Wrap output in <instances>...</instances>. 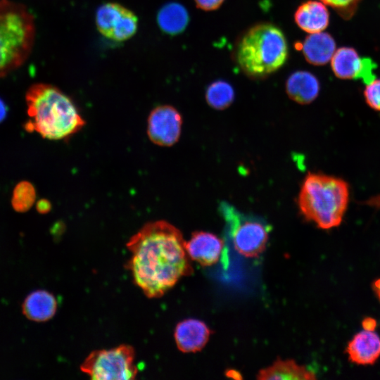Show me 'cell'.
<instances>
[{
    "instance_id": "6da1fadb",
    "label": "cell",
    "mask_w": 380,
    "mask_h": 380,
    "mask_svg": "<svg viewBox=\"0 0 380 380\" xmlns=\"http://www.w3.org/2000/svg\"><path fill=\"white\" fill-rule=\"evenodd\" d=\"M185 243L182 232L164 220L146 223L129 239L127 267L146 296H163L192 272Z\"/></svg>"
},
{
    "instance_id": "7a4b0ae2",
    "label": "cell",
    "mask_w": 380,
    "mask_h": 380,
    "mask_svg": "<svg viewBox=\"0 0 380 380\" xmlns=\"http://www.w3.org/2000/svg\"><path fill=\"white\" fill-rule=\"evenodd\" d=\"M25 98L29 117L25 129L28 132L58 140L70 137L85 125L72 101L56 87L33 84Z\"/></svg>"
},
{
    "instance_id": "3957f363",
    "label": "cell",
    "mask_w": 380,
    "mask_h": 380,
    "mask_svg": "<svg viewBox=\"0 0 380 380\" xmlns=\"http://www.w3.org/2000/svg\"><path fill=\"white\" fill-rule=\"evenodd\" d=\"M234 60L252 79H263L279 70L286 62L289 46L283 31L268 22L256 23L236 40Z\"/></svg>"
},
{
    "instance_id": "277c9868",
    "label": "cell",
    "mask_w": 380,
    "mask_h": 380,
    "mask_svg": "<svg viewBox=\"0 0 380 380\" xmlns=\"http://www.w3.org/2000/svg\"><path fill=\"white\" fill-rule=\"evenodd\" d=\"M349 186L343 179L308 173L298 195V205L303 217L319 228L329 229L342 222L349 202Z\"/></svg>"
},
{
    "instance_id": "5b68a950",
    "label": "cell",
    "mask_w": 380,
    "mask_h": 380,
    "mask_svg": "<svg viewBox=\"0 0 380 380\" xmlns=\"http://www.w3.org/2000/svg\"><path fill=\"white\" fill-rule=\"evenodd\" d=\"M32 15L22 4L0 0V77L20 67L34 44Z\"/></svg>"
},
{
    "instance_id": "8992f818",
    "label": "cell",
    "mask_w": 380,
    "mask_h": 380,
    "mask_svg": "<svg viewBox=\"0 0 380 380\" xmlns=\"http://www.w3.org/2000/svg\"><path fill=\"white\" fill-rule=\"evenodd\" d=\"M220 211L235 250L246 258H256L265 249L271 227L261 219L244 215L222 203Z\"/></svg>"
},
{
    "instance_id": "52a82bcc",
    "label": "cell",
    "mask_w": 380,
    "mask_h": 380,
    "mask_svg": "<svg viewBox=\"0 0 380 380\" xmlns=\"http://www.w3.org/2000/svg\"><path fill=\"white\" fill-rule=\"evenodd\" d=\"M134 360V348L120 345L92 351L81 364L80 369L94 380L134 379L138 373Z\"/></svg>"
},
{
    "instance_id": "ba28073f",
    "label": "cell",
    "mask_w": 380,
    "mask_h": 380,
    "mask_svg": "<svg viewBox=\"0 0 380 380\" xmlns=\"http://www.w3.org/2000/svg\"><path fill=\"white\" fill-rule=\"evenodd\" d=\"M96 23L103 36L117 42L128 39L137 30V16L116 3L101 5L96 11Z\"/></svg>"
},
{
    "instance_id": "9c48e42d",
    "label": "cell",
    "mask_w": 380,
    "mask_h": 380,
    "mask_svg": "<svg viewBox=\"0 0 380 380\" xmlns=\"http://www.w3.org/2000/svg\"><path fill=\"white\" fill-rule=\"evenodd\" d=\"M182 124L181 115L175 108L167 105L158 106L148 116V138L158 146H172L179 138Z\"/></svg>"
},
{
    "instance_id": "30bf717a",
    "label": "cell",
    "mask_w": 380,
    "mask_h": 380,
    "mask_svg": "<svg viewBox=\"0 0 380 380\" xmlns=\"http://www.w3.org/2000/svg\"><path fill=\"white\" fill-rule=\"evenodd\" d=\"M222 239L207 232L192 234L185 248L189 258L202 266H211L218 262L224 249Z\"/></svg>"
},
{
    "instance_id": "8fae6325",
    "label": "cell",
    "mask_w": 380,
    "mask_h": 380,
    "mask_svg": "<svg viewBox=\"0 0 380 380\" xmlns=\"http://www.w3.org/2000/svg\"><path fill=\"white\" fill-rule=\"evenodd\" d=\"M210 330L207 325L196 319H186L179 322L174 336L178 349L183 353L200 351L207 343Z\"/></svg>"
},
{
    "instance_id": "7c38bea8",
    "label": "cell",
    "mask_w": 380,
    "mask_h": 380,
    "mask_svg": "<svg viewBox=\"0 0 380 380\" xmlns=\"http://www.w3.org/2000/svg\"><path fill=\"white\" fill-rule=\"evenodd\" d=\"M346 353L353 363L372 365L380 357V337L374 331H362L348 343Z\"/></svg>"
},
{
    "instance_id": "4fadbf2b",
    "label": "cell",
    "mask_w": 380,
    "mask_h": 380,
    "mask_svg": "<svg viewBox=\"0 0 380 380\" xmlns=\"http://www.w3.org/2000/svg\"><path fill=\"white\" fill-rule=\"evenodd\" d=\"M294 20L298 27L309 34L323 32L329 23L327 5L319 0H308L296 10Z\"/></svg>"
},
{
    "instance_id": "5bb4252c",
    "label": "cell",
    "mask_w": 380,
    "mask_h": 380,
    "mask_svg": "<svg viewBox=\"0 0 380 380\" xmlns=\"http://www.w3.org/2000/svg\"><path fill=\"white\" fill-rule=\"evenodd\" d=\"M318 79L311 72L298 70L293 72L286 82V91L289 98L300 104L312 102L319 93Z\"/></svg>"
},
{
    "instance_id": "9a60e30c",
    "label": "cell",
    "mask_w": 380,
    "mask_h": 380,
    "mask_svg": "<svg viewBox=\"0 0 380 380\" xmlns=\"http://www.w3.org/2000/svg\"><path fill=\"white\" fill-rule=\"evenodd\" d=\"M305 60L314 65H324L331 61L336 51V42L328 33L310 34L301 44Z\"/></svg>"
},
{
    "instance_id": "2e32d148",
    "label": "cell",
    "mask_w": 380,
    "mask_h": 380,
    "mask_svg": "<svg viewBox=\"0 0 380 380\" xmlns=\"http://www.w3.org/2000/svg\"><path fill=\"white\" fill-rule=\"evenodd\" d=\"M55 296L45 290H37L29 294L23 304L25 316L34 322H42L51 319L57 310Z\"/></svg>"
},
{
    "instance_id": "e0dca14e",
    "label": "cell",
    "mask_w": 380,
    "mask_h": 380,
    "mask_svg": "<svg viewBox=\"0 0 380 380\" xmlns=\"http://www.w3.org/2000/svg\"><path fill=\"white\" fill-rule=\"evenodd\" d=\"M261 380H312L315 379L314 372L306 367L300 365L293 360L278 358L271 366L262 369L258 374Z\"/></svg>"
},
{
    "instance_id": "ac0fdd59",
    "label": "cell",
    "mask_w": 380,
    "mask_h": 380,
    "mask_svg": "<svg viewBox=\"0 0 380 380\" xmlns=\"http://www.w3.org/2000/svg\"><path fill=\"white\" fill-rule=\"evenodd\" d=\"M157 21L162 31L170 35L182 32L188 25L189 15L186 8L179 3L165 4L159 11Z\"/></svg>"
},
{
    "instance_id": "d6986e66",
    "label": "cell",
    "mask_w": 380,
    "mask_h": 380,
    "mask_svg": "<svg viewBox=\"0 0 380 380\" xmlns=\"http://www.w3.org/2000/svg\"><path fill=\"white\" fill-rule=\"evenodd\" d=\"M362 65V58L351 47H341L336 50L331 66L334 75L343 80L357 79Z\"/></svg>"
},
{
    "instance_id": "ffe728a7",
    "label": "cell",
    "mask_w": 380,
    "mask_h": 380,
    "mask_svg": "<svg viewBox=\"0 0 380 380\" xmlns=\"http://www.w3.org/2000/svg\"><path fill=\"white\" fill-rule=\"evenodd\" d=\"M234 99L232 86L224 80L212 82L206 89L205 99L213 108L223 110L229 106Z\"/></svg>"
},
{
    "instance_id": "44dd1931",
    "label": "cell",
    "mask_w": 380,
    "mask_h": 380,
    "mask_svg": "<svg viewBox=\"0 0 380 380\" xmlns=\"http://www.w3.org/2000/svg\"><path fill=\"white\" fill-rule=\"evenodd\" d=\"M36 191L33 185L26 181L18 183L14 188L11 204L17 212L27 211L34 204Z\"/></svg>"
},
{
    "instance_id": "7402d4cb",
    "label": "cell",
    "mask_w": 380,
    "mask_h": 380,
    "mask_svg": "<svg viewBox=\"0 0 380 380\" xmlns=\"http://www.w3.org/2000/svg\"><path fill=\"white\" fill-rule=\"evenodd\" d=\"M334 8L342 18H350L355 13L360 0H319Z\"/></svg>"
},
{
    "instance_id": "603a6c76",
    "label": "cell",
    "mask_w": 380,
    "mask_h": 380,
    "mask_svg": "<svg viewBox=\"0 0 380 380\" xmlns=\"http://www.w3.org/2000/svg\"><path fill=\"white\" fill-rule=\"evenodd\" d=\"M364 97L370 108L380 111V79H375L367 84Z\"/></svg>"
},
{
    "instance_id": "cb8c5ba5",
    "label": "cell",
    "mask_w": 380,
    "mask_h": 380,
    "mask_svg": "<svg viewBox=\"0 0 380 380\" xmlns=\"http://www.w3.org/2000/svg\"><path fill=\"white\" fill-rule=\"evenodd\" d=\"M375 63L369 58H362V65L357 78H360L367 84L375 80L373 70L375 69Z\"/></svg>"
},
{
    "instance_id": "d4e9b609",
    "label": "cell",
    "mask_w": 380,
    "mask_h": 380,
    "mask_svg": "<svg viewBox=\"0 0 380 380\" xmlns=\"http://www.w3.org/2000/svg\"><path fill=\"white\" fill-rule=\"evenodd\" d=\"M224 0H194L196 6L205 11H212L219 8Z\"/></svg>"
},
{
    "instance_id": "484cf974",
    "label": "cell",
    "mask_w": 380,
    "mask_h": 380,
    "mask_svg": "<svg viewBox=\"0 0 380 380\" xmlns=\"http://www.w3.org/2000/svg\"><path fill=\"white\" fill-rule=\"evenodd\" d=\"M36 208L39 213L44 214L51 210V204L46 199H41L37 201Z\"/></svg>"
},
{
    "instance_id": "4316f807",
    "label": "cell",
    "mask_w": 380,
    "mask_h": 380,
    "mask_svg": "<svg viewBox=\"0 0 380 380\" xmlns=\"http://www.w3.org/2000/svg\"><path fill=\"white\" fill-rule=\"evenodd\" d=\"M362 326L365 330L374 331L376 327V322L372 317H366L363 319Z\"/></svg>"
},
{
    "instance_id": "83f0119b",
    "label": "cell",
    "mask_w": 380,
    "mask_h": 380,
    "mask_svg": "<svg viewBox=\"0 0 380 380\" xmlns=\"http://www.w3.org/2000/svg\"><path fill=\"white\" fill-rule=\"evenodd\" d=\"M7 112V108L4 101L0 99V122H1L6 117Z\"/></svg>"
},
{
    "instance_id": "f1b7e54d",
    "label": "cell",
    "mask_w": 380,
    "mask_h": 380,
    "mask_svg": "<svg viewBox=\"0 0 380 380\" xmlns=\"http://www.w3.org/2000/svg\"><path fill=\"white\" fill-rule=\"evenodd\" d=\"M373 289L380 301V279L374 281L373 284Z\"/></svg>"
}]
</instances>
